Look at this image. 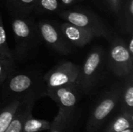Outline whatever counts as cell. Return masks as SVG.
I'll use <instances>...</instances> for the list:
<instances>
[{"instance_id":"cell-1","label":"cell","mask_w":133,"mask_h":132,"mask_svg":"<svg viewBox=\"0 0 133 132\" xmlns=\"http://www.w3.org/2000/svg\"><path fill=\"white\" fill-rule=\"evenodd\" d=\"M43 75L39 71L13 72L2 83L1 97L5 100L30 94L37 95L39 98L46 96L47 89Z\"/></svg>"},{"instance_id":"cell-2","label":"cell","mask_w":133,"mask_h":132,"mask_svg":"<svg viewBox=\"0 0 133 132\" xmlns=\"http://www.w3.org/2000/svg\"><path fill=\"white\" fill-rule=\"evenodd\" d=\"M12 30L15 41L12 57L17 61L23 60L41 40L34 19L30 16L25 18L12 17Z\"/></svg>"},{"instance_id":"cell-3","label":"cell","mask_w":133,"mask_h":132,"mask_svg":"<svg viewBox=\"0 0 133 132\" xmlns=\"http://www.w3.org/2000/svg\"><path fill=\"white\" fill-rule=\"evenodd\" d=\"M121 86L117 85L112 87L98 98L89 114L86 132L99 131L108 120L118 110Z\"/></svg>"},{"instance_id":"cell-4","label":"cell","mask_w":133,"mask_h":132,"mask_svg":"<svg viewBox=\"0 0 133 132\" xmlns=\"http://www.w3.org/2000/svg\"><path fill=\"white\" fill-rule=\"evenodd\" d=\"M105 60V51L99 46L94 47L87 54L76 81L83 94L90 95L97 87Z\"/></svg>"},{"instance_id":"cell-5","label":"cell","mask_w":133,"mask_h":132,"mask_svg":"<svg viewBox=\"0 0 133 132\" xmlns=\"http://www.w3.org/2000/svg\"><path fill=\"white\" fill-rule=\"evenodd\" d=\"M58 16L66 22L76 25L94 33L97 37H109L111 32L97 15L83 9H62Z\"/></svg>"},{"instance_id":"cell-6","label":"cell","mask_w":133,"mask_h":132,"mask_svg":"<svg viewBox=\"0 0 133 132\" xmlns=\"http://www.w3.org/2000/svg\"><path fill=\"white\" fill-rule=\"evenodd\" d=\"M83 95L76 82L47 90L46 96L52 99L58 106V110L72 115L80 113L79 103Z\"/></svg>"},{"instance_id":"cell-7","label":"cell","mask_w":133,"mask_h":132,"mask_svg":"<svg viewBox=\"0 0 133 132\" xmlns=\"http://www.w3.org/2000/svg\"><path fill=\"white\" fill-rule=\"evenodd\" d=\"M107 58L111 71L119 78L124 79L133 71V56L120 38L113 40Z\"/></svg>"},{"instance_id":"cell-8","label":"cell","mask_w":133,"mask_h":132,"mask_svg":"<svg viewBox=\"0 0 133 132\" xmlns=\"http://www.w3.org/2000/svg\"><path fill=\"white\" fill-rule=\"evenodd\" d=\"M79 68V65L72 61L58 63L43 75L47 90L76 82Z\"/></svg>"},{"instance_id":"cell-9","label":"cell","mask_w":133,"mask_h":132,"mask_svg":"<svg viewBox=\"0 0 133 132\" xmlns=\"http://www.w3.org/2000/svg\"><path fill=\"white\" fill-rule=\"evenodd\" d=\"M41 40L62 54H68L72 51V45L66 40L63 36L59 26L55 23L41 20L36 24Z\"/></svg>"},{"instance_id":"cell-10","label":"cell","mask_w":133,"mask_h":132,"mask_svg":"<svg viewBox=\"0 0 133 132\" xmlns=\"http://www.w3.org/2000/svg\"><path fill=\"white\" fill-rule=\"evenodd\" d=\"M39 97L34 94H30L24 96L16 111L5 132H21L23 127L26 120L32 116V111L34 107V103Z\"/></svg>"},{"instance_id":"cell-11","label":"cell","mask_w":133,"mask_h":132,"mask_svg":"<svg viewBox=\"0 0 133 132\" xmlns=\"http://www.w3.org/2000/svg\"><path fill=\"white\" fill-rule=\"evenodd\" d=\"M59 28L66 40L72 46L84 47L97 37L94 33L69 22L61 23Z\"/></svg>"},{"instance_id":"cell-12","label":"cell","mask_w":133,"mask_h":132,"mask_svg":"<svg viewBox=\"0 0 133 132\" xmlns=\"http://www.w3.org/2000/svg\"><path fill=\"white\" fill-rule=\"evenodd\" d=\"M124 79V82L121 86L118 110L133 117V71Z\"/></svg>"},{"instance_id":"cell-13","label":"cell","mask_w":133,"mask_h":132,"mask_svg":"<svg viewBox=\"0 0 133 132\" xmlns=\"http://www.w3.org/2000/svg\"><path fill=\"white\" fill-rule=\"evenodd\" d=\"M133 117L126 114L117 110L104 124L98 132H120L132 128Z\"/></svg>"},{"instance_id":"cell-14","label":"cell","mask_w":133,"mask_h":132,"mask_svg":"<svg viewBox=\"0 0 133 132\" xmlns=\"http://www.w3.org/2000/svg\"><path fill=\"white\" fill-rule=\"evenodd\" d=\"M23 97L2 100L0 104V132H5L7 129Z\"/></svg>"},{"instance_id":"cell-15","label":"cell","mask_w":133,"mask_h":132,"mask_svg":"<svg viewBox=\"0 0 133 132\" xmlns=\"http://www.w3.org/2000/svg\"><path fill=\"white\" fill-rule=\"evenodd\" d=\"M80 113L76 114H65L58 110L56 117L51 123L50 132H72L76 127Z\"/></svg>"},{"instance_id":"cell-16","label":"cell","mask_w":133,"mask_h":132,"mask_svg":"<svg viewBox=\"0 0 133 132\" xmlns=\"http://www.w3.org/2000/svg\"><path fill=\"white\" fill-rule=\"evenodd\" d=\"M35 0H5V5L12 17L30 16L34 9Z\"/></svg>"},{"instance_id":"cell-17","label":"cell","mask_w":133,"mask_h":132,"mask_svg":"<svg viewBox=\"0 0 133 132\" xmlns=\"http://www.w3.org/2000/svg\"><path fill=\"white\" fill-rule=\"evenodd\" d=\"M118 16L122 30L126 34L133 32V0L123 1Z\"/></svg>"},{"instance_id":"cell-18","label":"cell","mask_w":133,"mask_h":132,"mask_svg":"<svg viewBox=\"0 0 133 132\" xmlns=\"http://www.w3.org/2000/svg\"><path fill=\"white\" fill-rule=\"evenodd\" d=\"M62 8L59 0H35L34 12L37 14H50L58 12Z\"/></svg>"},{"instance_id":"cell-19","label":"cell","mask_w":133,"mask_h":132,"mask_svg":"<svg viewBox=\"0 0 133 132\" xmlns=\"http://www.w3.org/2000/svg\"><path fill=\"white\" fill-rule=\"evenodd\" d=\"M51 124L46 120L36 119L30 116L25 122L21 132H40L49 130Z\"/></svg>"},{"instance_id":"cell-20","label":"cell","mask_w":133,"mask_h":132,"mask_svg":"<svg viewBox=\"0 0 133 132\" xmlns=\"http://www.w3.org/2000/svg\"><path fill=\"white\" fill-rule=\"evenodd\" d=\"M15 71V59L13 58L0 56V86Z\"/></svg>"},{"instance_id":"cell-21","label":"cell","mask_w":133,"mask_h":132,"mask_svg":"<svg viewBox=\"0 0 133 132\" xmlns=\"http://www.w3.org/2000/svg\"><path fill=\"white\" fill-rule=\"evenodd\" d=\"M0 56L13 58L12 54V51L9 49V47L7 43L6 33L4 28L3 20L1 14H0Z\"/></svg>"},{"instance_id":"cell-22","label":"cell","mask_w":133,"mask_h":132,"mask_svg":"<svg viewBox=\"0 0 133 132\" xmlns=\"http://www.w3.org/2000/svg\"><path fill=\"white\" fill-rule=\"evenodd\" d=\"M104 2L111 12L118 16L122 8L123 0H104Z\"/></svg>"},{"instance_id":"cell-23","label":"cell","mask_w":133,"mask_h":132,"mask_svg":"<svg viewBox=\"0 0 133 132\" xmlns=\"http://www.w3.org/2000/svg\"><path fill=\"white\" fill-rule=\"evenodd\" d=\"M128 35V38H127V43L126 44V47L129 51V53L133 56V32L129 33Z\"/></svg>"},{"instance_id":"cell-24","label":"cell","mask_w":133,"mask_h":132,"mask_svg":"<svg viewBox=\"0 0 133 132\" xmlns=\"http://www.w3.org/2000/svg\"><path fill=\"white\" fill-rule=\"evenodd\" d=\"M81 1L82 0H59L60 3L62 4L63 7H69V6L73 5Z\"/></svg>"},{"instance_id":"cell-25","label":"cell","mask_w":133,"mask_h":132,"mask_svg":"<svg viewBox=\"0 0 133 132\" xmlns=\"http://www.w3.org/2000/svg\"><path fill=\"white\" fill-rule=\"evenodd\" d=\"M120 132H132V128L125 129V130H124V131H120Z\"/></svg>"}]
</instances>
